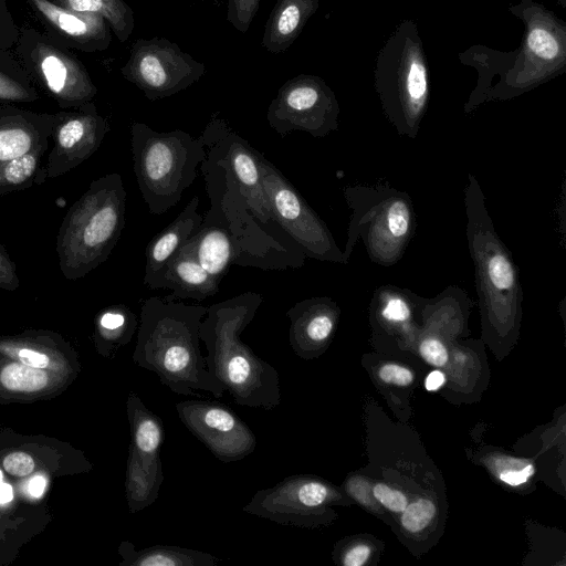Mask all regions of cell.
<instances>
[{"instance_id": "obj_22", "label": "cell", "mask_w": 566, "mask_h": 566, "mask_svg": "<svg viewBox=\"0 0 566 566\" xmlns=\"http://www.w3.org/2000/svg\"><path fill=\"white\" fill-rule=\"evenodd\" d=\"M219 282L207 272L192 252L182 248L169 260L163 279V290H170L174 301H203L219 292Z\"/></svg>"}, {"instance_id": "obj_39", "label": "cell", "mask_w": 566, "mask_h": 566, "mask_svg": "<svg viewBox=\"0 0 566 566\" xmlns=\"http://www.w3.org/2000/svg\"><path fill=\"white\" fill-rule=\"evenodd\" d=\"M515 470H506L500 473V479L510 485H520L525 483L533 474V467L526 464L525 467H516Z\"/></svg>"}, {"instance_id": "obj_31", "label": "cell", "mask_w": 566, "mask_h": 566, "mask_svg": "<svg viewBox=\"0 0 566 566\" xmlns=\"http://www.w3.org/2000/svg\"><path fill=\"white\" fill-rule=\"evenodd\" d=\"M401 524L409 532H419L427 527L436 513V506L428 499H419L402 511Z\"/></svg>"}, {"instance_id": "obj_35", "label": "cell", "mask_w": 566, "mask_h": 566, "mask_svg": "<svg viewBox=\"0 0 566 566\" xmlns=\"http://www.w3.org/2000/svg\"><path fill=\"white\" fill-rule=\"evenodd\" d=\"M20 286L17 266L8 251L0 243V289L15 291Z\"/></svg>"}, {"instance_id": "obj_29", "label": "cell", "mask_w": 566, "mask_h": 566, "mask_svg": "<svg viewBox=\"0 0 566 566\" xmlns=\"http://www.w3.org/2000/svg\"><path fill=\"white\" fill-rule=\"evenodd\" d=\"M0 381L11 391L34 392L46 387L48 375L40 368L11 363L1 369Z\"/></svg>"}, {"instance_id": "obj_43", "label": "cell", "mask_w": 566, "mask_h": 566, "mask_svg": "<svg viewBox=\"0 0 566 566\" xmlns=\"http://www.w3.org/2000/svg\"><path fill=\"white\" fill-rule=\"evenodd\" d=\"M13 499L12 488L7 483L0 482V504L10 502Z\"/></svg>"}, {"instance_id": "obj_25", "label": "cell", "mask_w": 566, "mask_h": 566, "mask_svg": "<svg viewBox=\"0 0 566 566\" xmlns=\"http://www.w3.org/2000/svg\"><path fill=\"white\" fill-rule=\"evenodd\" d=\"M49 146H42L20 157L0 161V196L41 185L46 179L42 158Z\"/></svg>"}, {"instance_id": "obj_14", "label": "cell", "mask_w": 566, "mask_h": 566, "mask_svg": "<svg viewBox=\"0 0 566 566\" xmlns=\"http://www.w3.org/2000/svg\"><path fill=\"white\" fill-rule=\"evenodd\" d=\"M333 496V489L317 476L294 474L259 490L243 512L281 525L313 527L326 520Z\"/></svg>"}, {"instance_id": "obj_16", "label": "cell", "mask_w": 566, "mask_h": 566, "mask_svg": "<svg viewBox=\"0 0 566 566\" xmlns=\"http://www.w3.org/2000/svg\"><path fill=\"white\" fill-rule=\"evenodd\" d=\"M200 137L206 150L229 168L252 216L265 226L273 222L262 186L261 153L237 134L219 114L211 116Z\"/></svg>"}, {"instance_id": "obj_23", "label": "cell", "mask_w": 566, "mask_h": 566, "mask_svg": "<svg viewBox=\"0 0 566 566\" xmlns=\"http://www.w3.org/2000/svg\"><path fill=\"white\" fill-rule=\"evenodd\" d=\"M319 0H276L265 23L261 45L270 53L285 52L298 38Z\"/></svg>"}, {"instance_id": "obj_32", "label": "cell", "mask_w": 566, "mask_h": 566, "mask_svg": "<svg viewBox=\"0 0 566 566\" xmlns=\"http://www.w3.org/2000/svg\"><path fill=\"white\" fill-rule=\"evenodd\" d=\"M419 352L426 361L437 367L444 366L449 358V353L443 342L432 335H427L421 339Z\"/></svg>"}, {"instance_id": "obj_42", "label": "cell", "mask_w": 566, "mask_h": 566, "mask_svg": "<svg viewBox=\"0 0 566 566\" xmlns=\"http://www.w3.org/2000/svg\"><path fill=\"white\" fill-rule=\"evenodd\" d=\"M28 486L29 493L33 497H40L45 490V480L43 476L40 475L34 476L33 479H31Z\"/></svg>"}, {"instance_id": "obj_17", "label": "cell", "mask_w": 566, "mask_h": 566, "mask_svg": "<svg viewBox=\"0 0 566 566\" xmlns=\"http://www.w3.org/2000/svg\"><path fill=\"white\" fill-rule=\"evenodd\" d=\"M109 129L93 101L53 114V146L45 163L48 178L65 175L88 159Z\"/></svg>"}, {"instance_id": "obj_8", "label": "cell", "mask_w": 566, "mask_h": 566, "mask_svg": "<svg viewBox=\"0 0 566 566\" xmlns=\"http://www.w3.org/2000/svg\"><path fill=\"white\" fill-rule=\"evenodd\" d=\"M350 210L345 264L361 239L371 262L391 266L405 254L417 229V214L410 196L388 185L346 186L343 189Z\"/></svg>"}, {"instance_id": "obj_12", "label": "cell", "mask_w": 566, "mask_h": 566, "mask_svg": "<svg viewBox=\"0 0 566 566\" xmlns=\"http://www.w3.org/2000/svg\"><path fill=\"white\" fill-rule=\"evenodd\" d=\"M126 81L139 88L149 101L172 96L206 73L202 62L184 52L166 38L138 39L120 67Z\"/></svg>"}, {"instance_id": "obj_36", "label": "cell", "mask_w": 566, "mask_h": 566, "mask_svg": "<svg viewBox=\"0 0 566 566\" xmlns=\"http://www.w3.org/2000/svg\"><path fill=\"white\" fill-rule=\"evenodd\" d=\"M4 470L15 476H27L34 469L33 459L25 452H12L3 460Z\"/></svg>"}, {"instance_id": "obj_30", "label": "cell", "mask_w": 566, "mask_h": 566, "mask_svg": "<svg viewBox=\"0 0 566 566\" xmlns=\"http://www.w3.org/2000/svg\"><path fill=\"white\" fill-rule=\"evenodd\" d=\"M227 6L226 19L241 33H245L261 3V0H224Z\"/></svg>"}, {"instance_id": "obj_5", "label": "cell", "mask_w": 566, "mask_h": 566, "mask_svg": "<svg viewBox=\"0 0 566 566\" xmlns=\"http://www.w3.org/2000/svg\"><path fill=\"white\" fill-rule=\"evenodd\" d=\"M464 207L468 247L484 321L493 329H514L523 301L518 269L495 230L484 193L472 174L464 188Z\"/></svg>"}, {"instance_id": "obj_33", "label": "cell", "mask_w": 566, "mask_h": 566, "mask_svg": "<svg viewBox=\"0 0 566 566\" xmlns=\"http://www.w3.org/2000/svg\"><path fill=\"white\" fill-rule=\"evenodd\" d=\"M20 29L14 22L7 0H0V49L11 50L14 48Z\"/></svg>"}, {"instance_id": "obj_15", "label": "cell", "mask_w": 566, "mask_h": 566, "mask_svg": "<svg viewBox=\"0 0 566 566\" xmlns=\"http://www.w3.org/2000/svg\"><path fill=\"white\" fill-rule=\"evenodd\" d=\"M185 427L224 463L244 459L256 447L251 428L228 406L218 401L184 400L176 405Z\"/></svg>"}, {"instance_id": "obj_4", "label": "cell", "mask_w": 566, "mask_h": 566, "mask_svg": "<svg viewBox=\"0 0 566 566\" xmlns=\"http://www.w3.org/2000/svg\"><path fill=\"white\" fill-rule=\"evenodd\" d=\"M126 197L122 176L111 172L93 180L69 208L56 235L66 280L82 279L108 259L125 227Z\"/></svg>"}, {"instance_id": "obj_34", "label": "cell", "mask_w": 566, "mask_h": 566, "mask_svg": "<svg viewBox=\"0 0 566 566\" xmlns=\"http://www.w3.org/2000/svg\"><path fill=\"white\" fill-rule=\"evenodd\" d=\"M373 493L379 503L392 512L401 513L408 505V499L402 492L392 490L384 483H377Z\"/></svg>"}, {"instance_id": "obj_13", "label": "cell", "mask_w": 566, "mask_h": 566, "mask_svg": "<svg viewBox=\"0 0 566 566\" xmlns=\"http://www.w3.org/2000/svg\"><path fill=\"white\" fill-rule=\"evenodd\" d=\"M340 108L334 91L317 75L287 80L271 101L266 119L281 136L305 132L322 138L338 129Z\"/></svg>"}, {"instance_id": "obj_27", "label": "cell", "mask_w": 566, "mask_h": 566, "mask_svg": "<svg viewBox=\"0 0 566 566\" xmlns=\"http://www.w3.org/2000/svg\"><path fill=\"white\" fill-rule=\"evenodd\" d=\"M39 97L35 85L14 53L0 49V102L33 103Z\"/></svg>"}, {"instance_id": "obj_9", "label": "cell", "mask_w": 566, "mask_h": 566, "mask_svg": "<svg viewBox=\"0 0 566 566\" xmlns=\"http://www.w3.org/2000/svg\"><path fill=\"white\" fill-rule=\"evenodd\" d=\"M509 10L524 21L525 35L514 52L516 60L504 57V71L495 74L499 81L486 92L484 103L516 97L566 70V23L532 0H521Z\"/></svg>"}, {"instance_id": "obj_19", "label": "cell", "mask_w": 566, "mask_h": 566, "mask_svg": "<svg viewBox=\"0 0 566 566\" xmlns=\"http://www.w3.org/2000/svg\"><path fill=\"white\" fill-rule=\"evenodd\" d=\"M289 342L303 359L318 356L328 345L339 317L338 305L328 296H314L294 304L287 312Z\"/></svg>"}, {"instance_id": "obj_18", "label": "cell", "mask_w": 566, "mask_h": 566, "mask_svg": "<svg viewBox=\"0 0 566 566\" xmlns=\"http://www.w3.org/2000/svg\"><path fill=\"white\" fill-rule=\"evenodd\" d=\"M45 33L84 53L105 51L112 42L108 22L97 13L78 12L52 0H24Z\"/></svg>"}, {"instance_id": "obj_45", "label": "cell", "mask_w": 566, "mask_h": 566, "mask_svg": "<svg viewBox=\"0 0 566 566\" xmlns=\"http://www.w3.org/2000/svg\"><path fill=\"white\" fill-rule=\"evenodd\" d=\"M1 480H2V473H1V471H0V482H1Z\"/></svg>"}, {"instance_id": "obj_20", "label": "cell", "mask_w": 566, "mask_h": 566, "mask_svg": "<svg viewBox=\"0 0 566 566\" xmlns=\"http://www.w3.org/2000/svg\"><path fill=\"white\" fill-rule=\"evenodd\" d=\"M53 114L0 103V161L49 146Z\"/></svg>"}, {"instance_id": "obj_10", "label": "cell", "mask_w": 566, "mask_h": 566, "mask_svg": "<svg viewBox=\"0 0 566 566\" xmlns=\"http://www.w3.org/2000/svg\"><path fill=\"white\" fill-rule=\"evenodd\" d=\"M14 55L34 85L41 87L62 109L92 102L97 94L87 69L73 53L45 32L20 29Z\"/></svg>"}, {"instance_id": "obj_38", "label": "cell", "mask_w": 566, "mask_h": 566, "mask_svg": "<svg viewBox=\"0 0 566 566\" xmlns=\"http://www.w3.org/2000/svg\"><path fill=\"white\" fill-rule=\"evenodd\" d=\"M15 353L22 364H25L34 368L44 369L50 364V359L46 354L31 348H19L15 349Z\"/></svg>"}, {"instance_id": "obj_11", "label": "cell", "mask_w": 566, "mask_h": 566, "mask_svg": "<svg viewBox=\"0 0 566 566\" xmlns=\"http://www.w3.org/2000/svg\"><path fill=\"white\" fill-rule=\"evenodd\" d=\"M260 166L263 191L273 222L293 239L305 256L345 264L343 250L328 227L298 190L263 154L260 155Z\"/></svg>"}, {"instance_id": "obj_28", "label": "cell", "mask_w": 566, "mask_h": 566, "mask_svg": "<svg viewBox=\"0 0 566 566\" xmlns=\"http://www.w3.org/2000/svg\"><path fill=\"white\" fill-rule=\"evenodd\" d=\"M139 318L126 305L105 307L96 317L98 337L106 347L127 344L137 332Z\"/></svg>"}, {"instance_id": "obj_21", "label": "cell", "mask_w": 566, "mask_h": 566, "mask_svg": "<svg viewBox=\"0 0 566 566\" xmlns=\"http://www.w3.org/2000/svg\"><path fill=\"white\" fill-rule=\"evenodd\" d=\"M198 208L199 197L193 196L176 219L148 243L144 284L149 290H161L167 263L199 229L203 217Z\"/></svg>"}, {"instance_id": "obj_1", "label": "cell", "mask_w": 566, "mask_h": 566, "mask_svg": "<svg viewBox=\"0 0 566 566\" xmlns=\"http://www.w3.org/2000/svg\"><path fill=\"white\" fill-rule=\"evenodd\" d=\"M200 171L210 208L185 247L219 283L231 265L285 270L304 264L301 250L291 251L256 222L221 159L206 150Z\"/></svg>"}, {"instance_id": "obj_26", "label": "cell", "mask_w": 566, "mask_h": 566, "mask_svg": "<svg viewBox=\"0 0 566 566\" xmlns=\"http://www.w3.org/2000/svg\"><path fill=\"white\" fill-rule=\"evenodd\" d=\"M55 3L78 12L97 13L109 24L112 32L120 41L129 39L135 28L133 9L124 0H52Z\"/></svg>"}, {"instance_id": "obj_6", "label": "cell", "mask_w": 566, "mask_h": 566, "mask_svg": "<svg viewBox=\"0 0 566 566\" xmlns=\"http://www.w3.org/2000/svg\"><path fill=\"white\" fill-rule=\"evenodd\" d=\"M428 71L417 23L406 19L379 50L374 72L382 113L402 137L418 136L430 96Z\"/></svg>"}, {"instance_id": "obj_2", "label": "cell", "mask_w": 566, "mask_h": 566, "mask_svg": "<svg viewBox=\"0 0 566 566\" xmlns=\"http://www.w3.org/2000/svg\"><path fill=\"white\" fill-rule=\"evenodd\" d=\"M207 306L166 296H150L140 308L134 361L155 373L172 392L184 396L203 390L221 398L224 385L207 368L199 329Z\"/></svg>"}, {"instance_id": "obj_40", "label": "cell", "mask_w": 566, "mask_h": 566, "mask_svg": "<svg viewBox=\"0 0 566 566\" xmlns=\"http://www.w3.org/2000/svg\"><path fill=\"white\" fill-rule=\"evenodd\" d=\"M370 555V548L366 545H357L348 549L343 558L342 563L345 566H360L366 563Z\"/></svg>"}, {"instance_id": "obj_3", "label": "cell", "mask_w": 566, "mask_h": 566, "mask_svg": "<svg viewBox=\"0 0 566 566\" xmlns=\"http://www.w3.org/2000/svg\"><path fill=\"white\" fill-rule=\"evenodd\" d=\"M262 302L261 294L244 292L208 306L199 338L208 370L238 405L273 410L282 399L279 371L240 338Z\"/></svg>"}, {"instance_id": "obj_7", "label": "cell", "mask_w": 566, "mask_h": 566, "mask_svg": "<svg viewBox=\"0 0 566 566\" xmlns=\"http://www.w3.org/2000/svg\"><path fill=\"white\" fill-rule=\"evenodd\" d=\"M133 168L149 213L160 216L175 207L198 176L206 158L199 136L175 129L159 133L134 122L130 126Z\"/></svg>"}, {"instance_id": "obj_41", "label": "cell", "mask_w": 566, "mask_h": 566, "mask_svg": "<svg viewBox=\"0 0 566 566\" xmlns=\"http://www.w3.org/2000/svg\"><path fill=\"white\" fill-rule=\"evenodd\" d=\"M446 381L444 375L440 370L431 371L426 379V389L434 391L439 389Z\"/></svg>"}, {"instance_id": "obj_37", "label": "cell", "mask_w": 566, "mask_h": 566, "mask_svg": "<svg viewBox=\"0 0 566 566\" xmlns=\"http://www.w3.org/2000/svg\"><path fill=\"white\" fill-rule=\"evenodd\" d=\"M379 378L387 384H395L398 386H407L412 382V373L396 364H386L378 371Z\"/></svg>"}, {"instance_id": "obj_24", "label": "cell", "mask_w": 566, "mask_h": 566, "mask_svg": "<svg viewBox=\"0 0 566 566\" xmlns=\"http://www.w3.org/2000/svg\"><path fill=\"white\" fill-rule=\"evenodd\" d=\"M123 565L129 566H214L217 556L176 545H153L136 549L132 543L122 546Z\"/></svg>"}, {"instance_id": "obj_44", "label": "cell", "mask_w": 566, "mask_h": 566, "mask_svg": "<svg viewBox=\"0 0 566 566\" xmlns=\"http://www.w3.org/2000/svg\"><path fill=\"white\" fill-rule=\"evenodd\" d=\"M557 3L562 9H566V0H557Z\"/></svg>"}]
</instances>
